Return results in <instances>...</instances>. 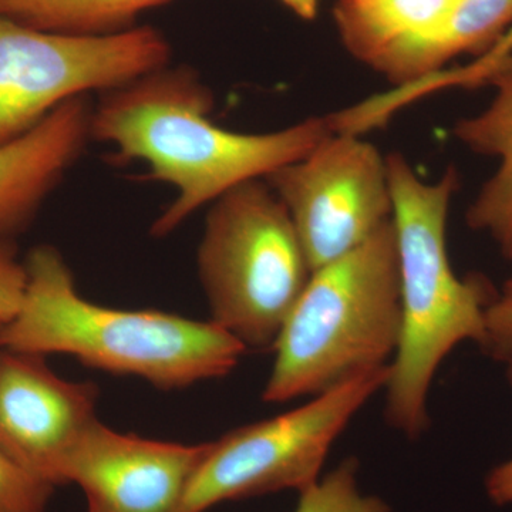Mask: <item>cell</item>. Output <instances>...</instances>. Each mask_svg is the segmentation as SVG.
<instances>
[{
    "mask_svg": "<svg viewBox=\"0 0 512 512\" xmlns=\"http://www.w3.org/2000/svg\"><path fill=\"white\" fill-rule=\"evenodd\" d=\"M214 104L197 70L173 63L93 103L92 140L113 147L116 163L146 164L148 180L177 192L151 225L156 238L173 234L232 188L301 160L333 133L329 117H309L269 133H237L211 120Z\"/></svg>",
    "mask_w": 512,
    "mask_h": 512,
    "instance_id": "6da1fadb",
    "label": "cell"
},
{
    "mask_svg": "<svg viewBox=\"0 0 512 512\" xmlns=\"http://www.w3.org/2000/svg\"><path fill=\"white\" fill-rule=\"evenodd\" d=\"M23 264L25 296L18 315L0 326V348L73 356L86 366L140 377L161 390L228 376L248 352L211 320L87 301L62 252L52 245L30 249Z\"/></svg>",
    "mask_w": 512,
    "mask_h": 512,
    "instance_id": "7a4b0ae2",
    "label": "cell"
},
{
    "mask_svg": "<svg viewBox=\"0 0 512 512\" xmlns=\"http://www.w3.org/2000/svg\"><path fill=\"white\" fill-rule=\"evenodd\" d=\"M399 254L402 335L390 363L384 416L407 439L430 419L431 383L446 357L467 340L483 345L485 312L495 293L483 279H460L447 249V220L460 177L447 168L426 181L402 153L386 157Z\"/></svg>",
    "mask_w": 512,
    "mask_h": 512,
    "instance_id": "3957f363",
    "label": "cell"
},
{
    "mask_svg": "<svg viewBox=\"0 0 512 512\" xmlns=\"http://www.w3.org/2000/svg\"><path fill=\"white\" fill-rule=\"evenodd\" d=\"M402 335L393 220L362 247L313 271L274 346L262 400L316 397L393 362Z\"/></svg>",
    "mask_w": 512,
    "mask_h": 512,
    "instance_id": "277c9868",
    "label": "cell"
},
{
    "mask_svg": "<svg viewBox=\"0 0 512 512\" xmlns=\"http://www.w3.org/2000/svg\"><path fill=\"white\" fill-rule=\"evenodd\" d=\"M208 207L197 266L210 320L247 350H274L313 274L291 217L266 180Z\"/></svg>",
    "mask_w": 512,
    "mask_h": 512,
    "instance_id": "5b68a950",
    "label": "cell"
},
{
    "mask_svg": "<svg viewBox=\"0 0 512 512\" xmlns=\"http://www.w3.org/2000/svg\"><path fill=\"white\" fill-rule=\"evenodd\" d=\"M389 376L390 365L212 441L178 512H207L225 501L284 490L302 493L319 480L330 448L360 409L384 390Z\"/></svg>",
    "mask_w": 512,
    "mask_h": 512,
    "instance_id": "8992f818",
    "label": "cell"
},
{
    "mask_svg": "<svg viewBox=\"0 0 512 512\" xmlns=\"http://www.w3.org/2000/svg\"><path fill=\"white\" fill-rule=\"evenodd\" d=\"M170 42L153 26L116 35L46 32L0 16V147L66 101L103 94L171 63Z\"/></svg>",
    "mask_w": 512,
    "mask_h": 512,
    "instance_id": "52a82bcc",
    "label": "cell"
},
{
    "mask_svg": "<svg viewBox=\"0 0 512 512\" xmlns=\"http://www.w3.org/2000/svg\"><path fill=\"white\" fill-rule=\"evenodd\" d=\"M265 180L288 211L313 271L362 247L393 220L386 157L350 131L333 130Z\"/></svg>",
    "mask_w": 512,
    "mask_h": 512,
    "instance_id": "ba28073f",
    "label": "cell"
},
{
    "mask_svg": "<svg viewBox=\"0 0 512 512\" xmlns=\"http://www.w3.org/2000/svg\"><path fill=\"white\" fill-rule=\"evenodd\" d=\"M210 443H165L93 420L64 458L60 484L86 495L87 512H178Z\"/></svg>",
    "mask_w": 512,
    "mask_h": 512,
    "instance_id": "9c48e42d",
    "label": "cell"
},
{
    "mask_svg": "<svg viewBox=\"0 0 512 512\" xmlns=\"http://www.w3.org/2000/svg\"><path fill=\"white\" fill-rule=\"evenodd\" d=\"M99 390L56 375L45 356L0 349V448L47 483L96 420Z\"/></svg>",
    "mask_w": 512,
    "mask_h": 512,
    "instance_id": "30bf717a",
    "label": "cell"
},
{
    "mask_svg": "<svg viewBox=\"0 0 512 512\" xmlns=\"http://www.w3.org/2000/svg\"><path fill=\"white\" fill-rule=\"evenodd\" d=\"M93 101H66L39 126L0 147V245L32 224L92 140Z\"/></svg>",
    "mask_w": 512,
    "mask_h": 512,
    "instance_id": "8fae6325",
    "label": "cell"
},
{
    "mask_svg": "<svg viewBox=\"0 0 512 512\" xmlns=\"http://www.w3.org/2000/svg\"><path fill=\"white\" fill-rule=\"evenodd\" d=\"M466 83L494 87L491 103L476 116L458 120L453 136L481 156L494 157L498 167L467 210L473 231L493 239L504 258L512 259V49L494 62L461 70Z\"/></svg>",
    "mask_w": 512,
    "mask_h": 512,
    "instance_id": "7c38bea8",
    "label": "cell"
},
{
    "mask_svg": "<svg viewBox=\"0 0 512 512\" xmlns=\"http://www.w3.org/2000/svg\"><path fill=\"white\" fill-rule=\"evenodd\" d=\"M512 26V0H457L433 28L375 67L394 84L433 76L454 57L485 55Z\"/></svg>",
    "mask_w": 512,
    "mask_h": 512,
    "instance_id": "4fadbf2b",
    "label": "cell"
},
{
    "mask_svg": "<svg viewBox=\"0 0 512 512\" xmlns=\"http://www.w3.org/2000/svg\"><path fill=\"white\" fill-rule=\"evenodd\" d=\"M457 0H336V29L350 55L375 69L439 23Z\"/></svg>",
    "mask_w": 512,
    "mask_h": 512,
    "instance_id": "5bb4252c",
    "label": "cell"
},
{
    "mask_svg": "<svg viewBox=\"0 0 512 512\" xmlns=\"http://www.w3.org/2000/svg\"><path fill=\"white\" fill-rule=\"evenodd\" d=\"M171 0H0V16L29 28L106 36L136 28L147 10Z\"/></svg>",
    "mask_w": 512,
    "mask_h": 512,
    "instance_id": "9a60e30c",
    "label": "cell"
},
{
    "mask_svg": "<svg viewBox=\"0 0 512 512\" xmlns=\"http://www.w3.org/2000/svg\"><path fill=\"white\" fill-rule=\"evenodd\" d=\"M357 473L356 458H346L335 470L299 493L295 512H390L389 504L382 498L360 491Z\"/></svg>",
    "mask_w": 512,
    "mask_h": 512,
    "instance_id": "2e32d148",
    "label": "cell"
},
{
    "mask_svg": "<svg viewBox=\"0 0 512 512\" xmlns=\"http://www.w3.org/2000/svg\"><path fill=\"white\" fill-rule=\"evenodd\" d=\"M53 490L0 448V512H47Z\"/></svg>",
    "mask_w": 512,
    "mask_h": 512,
    "instance_id": "e0dca14e",
    "label": "cell"
},
{
    "mask_svg": "<svg viewBox=\"0 0 512 512\" xmlns=\"http://www.w3.org/2000/svg\"><path fill=\"white\" fill-rule=\"evenodd\" d=\"M481 348L494 359L512 360V278L505 282L485 312V339Z\"/></svg>",
    "mask_w": 512,
    "mask_h": 512,
    "instance_id": "ac0fdd59",
    "label": "cell"
},
{
    "mask_svg": "<svg viewBox=\"0 0 512 512\" xmlns=\"http://www.w3.org/2000/svg\"><path fill=\"white\" fill-rule=\"evenodd\" d=\"M25 264L16 255L15 244L0 245V326L18 315L25 296Z\"/></svg>",
    "mask_w": 512,
    "mask_h": 512,
    "instance_id": "d6986e66",
    "label": "cell"
},
{
    "mask_svg": "<svg viewBox=\"0 0 512 512\" xmlns=\"http://www.w3.org/2000/svg\"><path fill=\"white\" fill-rule=\"evenodd\" d=\"M507 365L508 380L512 386V360ZM485 491L491 503L500 507L512 505V458L488 473L485 478Z\"/></svg>",
    "mask_w": 512,
    "mask_h": 512,
    "instance_id": "ffe728a7",
    "label": "cell"
},
{
    "mask_svg": "<svg viewBox=\"0 0 512 512\" xmlns=\"http://www.w3.org/2000/svg\"><path fill=\"white\" fill-rule=\"evenodd\" d=\"M281 2L303 20H313L318 15L319 0H281Z\"/></svg>",
    "mask_w": 512,
    "mask_h": 512,
    "instance_id": "44dd1931",
    "label": "cell"
},
{
    "mask_svg": "<svg viewBox=\"0 0 512 512\" xmlns=\"http://www.w3.org/2000/svg\"><path fill=\"white\" fill-rule=\"evenodd\" d=\"M512 49V26L507 32L504 33V36L498 40L497 45L491 47L487 53L483 56L484 60L487 62H493V60L498 59V57L504 56L505 53L510 52Z\"/></svg>",
    "mask_w": 512,
    "mask_h": 512,
    "instance_id": "7402d4cb",
    "label": "cell"
},
{
    "mask_svg": "<svg viewBox=\"0 0 512 512\" xmlns=\"http://www.w3.org/2000/svg\"><path fill=\"white\" fill-rule=\"evenodd\" d=\"M0 349H2V348H0Z\"/></svg>",
    "mask_w": 512,
    "mask_h": 512,
    "instance_id": "603a6c76",
    "label": "cell"
}]
</instances>
